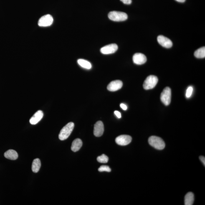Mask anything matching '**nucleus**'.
Returning a JSON list of instances; mask_svg holds the SVG:
<instances>
[{"mask_svg": "<svg viewBox=\"0 0 205 205\" xmlns=\"http://www.w3.org/2000/svg\"><path fill=\"white\" fill-rule=\"evenodd\" d=\"M108 16L110 20L116 22L124 21L128 19V15L126 13L120 11H111L109 13Z\"/></svg>", "mask_w": 205, "mask_h": 205, "instance_id": "obj_3", "label": "nucleus"}, {"mask_svg": "<svg viewBox=\"0 0 205 205\" xmlns=\"http://www.w3.org/2000/svg\"><path fill=\"white\" fill-rule=\"evenodd\" d=\"M194 195L193 193L190 192L187 193L185 197L184 203L186 205H192L194 203Z\"/></svg>", "mask_w": 205, "mask_h": 205, "instance_id": "obj_16", "label": "nucleus"}, {"mask_svg": "<svg viewBox=\"0 0 205 205\" xmlns=\"http://www.w3.org/2000/svg\"><path fill=\"white\" fill-rule=\"evenodd\" d=\"M132 140L131 136L127 135H120L117 137L115 140L117 144L122 146H125L129 144Z\"/></svg>", "mask_w": 205, "mask_h": 205, "instance_id": "obj_7", "label": "nucleus"}, {"mask_svg": "<svg viewBox=\"0 0 205 205\" xmlns=\"http://www.w3.org/2000/svg\"><path fill=\"white\" fill-rule=\"evenodd\" d=\"M53 19L50 15H47L42 16L39 19L38 24L40 27H48L52 25Z\"/></svg>", "mask_w": 205, "mask_h": 205, "instance_id": "obj_6", "label": "nucleus"}, {"mask_svg": "<svg viewBox=\"0 0 205 205\" xmlns=\"http://www.w3.org/2000/svg\"><path fill=\"white\" fill-rule=\"evenodd\" d=\"M104 127L103 123L102 121H98L94 125V133L96 137H100L103 135Z\"/></svg>", "mask_w": 205, "mask_h": 205, "instance_id": "obj_12", "label": "nucleus"}, {"mask_svg": "<svg viewBox=\"0 0 205 205\" xmlns=\"http://www.w3.org/2000/svg\"><path fill=\"white\" fill-rule=\"evenodd\" d=\"M97 161L99 162L102 163H106L108 161L109 158L106 155L102 154L99 156L97 158Z\"/></svg>", "mask_w": 205, "mask_h": 205, "instance_id": "obj_20", "label": "nucleus"}, {"mask_svg": "<svg viewBox=\"0 0 205 205\" xmlns=\"http://www.w3.org/2000/svg\"><path fill=\"white\" fill-rule=\"evenodd\" d=\"M115 115L117 117V118L119 119L121 118V114L120 112L117 111H115L114 112Z\"/></svg>", "mask_w": 205, "mask_h": 205, "instance_id": "obj_24", "label": "nucleus"}, {"mask_svg": "<svg viewBox=\"0 0 205 205\" xmlns=\"http://www.w3.org/2000/svg\"><path fill=\"white\" fill-rule=\"evenodd\" d=\"M158 42L163 47L169 48L173 46V42L168 38L162 35L158 36L157 37Z\"/></svg>", "mask_w": 205, "mask_h": 205, "instance_id": "obj_9", "label": "nucleus"}, {"mask_svg": "<svg viewBox=\"0 0 205 205\" xmlns=\"http://www.w3.org/2000/svg\"><path fill=\"white\" fill-rule=\"evenodd\" d=\"M82 145V140L80 139H76L73 140L71 146V150L74 152H76L80 149Z\"/></svg>", "mask_w": 205, "mask_h": 205, "instance_id": "obj_15", "label": "nucleus"}, {"mask_svg": "<svg viewBox=\"0 0 205 205\" xmlns=\"http://www.w3.org/2000/svg\"><path fill=\"white\" fill-rule=\"evenodd\" d=\"M41 166V162L39 159L36 158L34 159L33 161L32 166V169L33 172L38 173L40 169Z\"/></svg>", "mask_w": 205, "mask_h": 205, "instance_id": "obj_17", "label": "nucleus"}, {"mask_svg": "<svg viewBox=\"0 0 205 205\" xmlns=\"http://www.w3.org/2000/svg\"><path fill=\"white\" fill-rule=\"evenodd\" d=\"M74 123L73 122H69L61 130L59 135V138L61 140L67 139L70 136L73 130Z\"/></svg>", "mask_w": 205, "mask_h": 205, "instance_id": "obj_1", "label": "nucleus"}, {"mask_svg": "<svg viewBox=\"0 0 205 205\" xmlns=\"http://www.w3.org/2000/svg\"><path fill=\"white\" fill-rule=\"evenodd\" d=\"M44 116L42 111H38L30 119V123L32 125H36L40 121Z\"/></svg>", "mask_w": 205, "mask_h": 205, "instance_id": "obj_13", "label": "nucleus"}, {"mask_svg": "<svg viewBox=\"0 0 205 205\" xmlns=\"http://www.w3.org/2000/svg\"><path fill=\"white\" fill-rule=\"evenodd\" d=\"M176 1L178 2L183 3L186 1V0H176Z\"/></svg>", "mask_w": 205, "mask_h": 205, "instance_id": "obj_27", "label": "nucleus"}, {"mask_svg": "<svg viewBox=\"0 0 205 205\" xmlns=\"http://www.w3.org/2000/svg\"><path fill=\"white\" fill-rule=\"evenodd\" d=\"M194 55L197 58H204L205 57V48L203 47L198 49L195 52Z\"/></svg>", "mask_w": 205, "mask_h": 205, "instance_id": "obj_19", "label": "nucleus"}, {"mask_svg": "<svg viewBox=\"0 0 205 205\" xmlns=\"http://www.w3.org/2000/svg\"><path fill=\"white\" fill-rule=\"evenodd\" d=\"M193 91V88L191 86H190L187 89L186 97V98H189L191 96Z\"/></svg>", "mask_w": 205, "mask_h": 205, "instance_id": "obj_22", "label": "nucleus"}, {"mask_svg": "<svg viewBox=\"0 0 205 205\" xmlns=\"http://www.w3.org/2000/svg\"><path fill=\"white\" fill-rule=\"evenodd\" d=\"M98 171L100 172H104L106 171L107 172H110L111 171V169L110 168V167L106 166V165H102L101 166L100 168H98Z\"/></svg>", "mask_w": 205, "mask_h": 205, "instance_id": "obj_21", "label": "nucleus"}, {"mask_svg": "<svg viewBox=\"0 0 205 205\" xmlns=\"http://www.w3.org/2000/svg\"><path fill=\"white\" fill-rule=\"evenodd\" d=\"M149 144L153 148L158 150H163L165 147L163 140L160 137L156 136L150 137L148 140Z\"/></svg>", "mask_w": 205, "mask_h": 205, "instance_id": "obj_2", "label": "nucleus"}, {"mask_svg": "<svg viewBox=\"0 0 205 205\" xmlns=\"http://www.w3.org/2000/svg\"><path fill=\"white\" fill-rule=\"evenodd\" d=\"M199 159L201 160V161L202 162V163H203V164L204 165V166H205V157L203 156H201L199 157Z\"/></svg>", "mask_w": 205, "mask_h": 205, "instance_id": "obj_25", "label": "nucleus"}, {"mask_svg": "<svg viewBox=\"0 0 205 205\" xmlns=\"http://www.w3.org/2000/svg\"><path fill=\"white\" fill-rule=\"evenodd\" d=\"M4 155L6 158L11 160H16L18 158L17 152L12 149L7 150L4 153Z\"/></svg>", "mask_w": 205, "mask_h": 205, "instance_id": "obj_14", "label": "nucleus"}, {"mask_svg": "<svg viewBox=\"0 0 205 205\" xmlns=\"http://www.w3.org/2000/svg\"><path fill=\"white\" fill-rule=\"evenodd\" d=\"M118 48V46L116 44H111L102 47L100 51L102 54H110L116 52Z\"/></svg>", "mask_w": 205, "mask_h": 205, "instance_id": "obj_8", "label": "nucleus"}, {"mask_svg": "<svg viewBox=\"0 0 205 205\" xmlns=\"http://www.w3.org/2000/svg\"><path fill=\"white\" fill-rule=\"evenodd\" d=\"M133 62L137 65H140L144 64L147 61V58L144 54L140 53H136L133 57Z\"/></svg>", "mask_w": 205, "mask_h": 205, "instance_id": "obj_11", "label": "nucleus"}, {"mask_svg": "<svg viewBox=\"0 0 205 205\" xmlns=\"http://www.w3.org/2000/svg\"><path fill=\"white\" fill-rule=\"evenodd\" d=\"M120 107L124 110H126L127 109V107L124 104L121 103L120 105Z\"/></svg>", "mask_w": 205, "mask_h": 205, "instance_id": "obj_26", "label": "nucleus"}, {"mask_svg": "<svg viewBox=\"0 0 205 205\" xmlns=\"http://www.w3.org/2000/svg\"><path fill=\"white\" fill-rule=\"evenodd\" d=\"M171 89L169 87H166L161 94L160 99L163 103L166 106L169 105L171 102Z\"/></svg>", "mask_w": 205, "mask_h": 205, "instance_id": "obj_5", "label": "nucleus"}, {"mask_svg": "<svg viewBox=\"0 0 205 205\" xmlns=\"http://www.w3.org/2000/svg\"><path fill=\"white\" fill-rule=\"evenodd\" d=\"M123 86V83L120 80L112 81L107 86V89L110 91L115 92L119 90Z\"/></svg>", "mask_w": 205, "mask_h": 205, "instance_id": "obj_10", "label": "nucleus"}, {"mask_svg": "<svg viewBox=\"0 0 205 205\" xmlns=\"http://www.w3.org/2000/svg\"><path fill=\"white\" fill-rule=\"evenodd\" d=\"M77 63L81 67L83 68L87 69H91V64L88 61L83 59H79L77 60Z\"/></svg>", "mask_w": 205, "mask_h": 205, "instance_id": "obj_18", "label": "nucleus"}, {"mask_svg": "<svg viewBox=\"0 0 205 205\" xmlns=\"http://www.w3.org/2000/svg\"><path fill=\"white\" fill-rule=\"evenodd\" d=\"M158 82V77L154 75H150L147 77L143 84V87L145 90L153 89Z\"/></svg>", "mask_w": 205, "mask_h": 205, "instance_id": "obj_4", "label": "nucleus"}, {"mask_svg": "<svg viewBox=\"0 0 205 205\" xmlns=\"http://www.w3.org/2000/svg\"><path fill=\"white\" fill-rule=\"evenodd\" d=\"M124 4L130 5L132 2V0H120Z\"/></svg>", "mask_w": 205, "mask_h": 205, "instance_id": "obj_23", "label": "nucleus"}]
</instances>
